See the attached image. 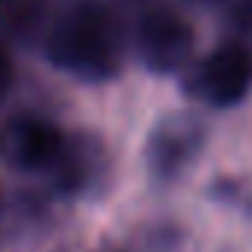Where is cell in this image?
<instances>
[{
	"label": "cell",
	"mask_w": 252,
	"mask_h": 252,
	"mask_svg": "<svg viewBox=\"0 0 252 252\" xmlns=\"http://www.w3.org/2000/svg\"><path fill=\"white\" fill-rule=\"evenodd\" d=\"M71 252H146V249L134 234H122L119 228H104L80 237Z\"/></svg>",
	"instance_id": "5"
},
{
	"label": "cell",
	"mask_w": 252,
	"mask_h": 252,
	"mask_svg": "<svg viewBox=\"0 0 252 252\" xmlns=\"http://www.w3.org/2000/svg\"><path fill=\"white\" fill-rule=\"evenodd\" d=\"M27 71L80 107H107L140 89L131 71L125 0H51Z\"/></svg>",
	"instance_id": "1"
},
{
	"label": "cell",
	"mask_w": 252,
	"mask_h": 252,
	"mask_svg": "<svg viewBox=\"0 0 252 252\" xmlns=\"http://www.w3.org/2000/svg\"><path fill=\"white\" fill-rule=\"evenodd\" d=\"M27 77H30V71H27L24 57L0 36V107L27 83Z\"/></svg>",
	"instance_id": "4"
},
{
	"label": "cell",
	"mask_w": 252,
	"mask_h": 252,
	"mask_svg": "<svg viewBox=\"0 0 252 252\" xmlns=\"http://www.w3.org/2000/svg\"><path fill=\"white\" fill-rule=\"evenodd\" d=\"M211 33L208 9L193 0L128 3V48L137 86L172 92Z\"/></svg>",
	"instance_id": "2"
},
{
	"label": "cell",
	"mask_w": 252,
	"mask_h": 252,
	"mask_svg": "<svg viewBox=\"0 0 252 252\" xmlns=\"http://www.w3.org/2000/svg\"><path fill=\"white\" fill-rule=\"evenodd\" d=\"M172 92L208 119L237 113L252 98V39L237 27L211 33Z\"/></svg>",
	"instance_id": "3"
}]
</instances>
